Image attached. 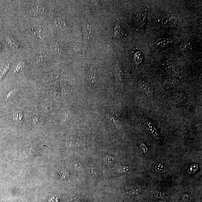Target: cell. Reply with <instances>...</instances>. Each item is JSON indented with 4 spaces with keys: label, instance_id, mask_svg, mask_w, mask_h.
<instances>
[{
    "label": "cell",
    "instance_id": "1",
    "mask_svg": "<svg viewBox=\"0 0 202 202\" xmlns=\"http://www.w3.org/2000/svg\"><path fill=\"white\" fill-rule=\"evenodd\" d=\"M83 29L84 37L83 50L85 52L92 43V34L90 23L89 22H85L83 24Z\"/></svg>",
    "mask_w": 202,
    "mask_h": 202
},
{
    "label": "cell",
    "instance_id": "2",
    "mask_svg": "<svg viewBox=\"0 0 202 202\" xmlns=\"http://www.w3.org/2000/svg\"><path fill=\"white\" fill-rule=\"evenodd\" d=\"M141 121L143 126L153 139L156 140H160V135L155 125L149 119L145 117H142Z\"/></svg>",
    "mask_w": 202,
    "mask_h": 202
},
{
    "label": "cell",
    "instance_id": "3",
    "mask_svg": "<svg viewBox=\"0 0 202 202\" xmlns=\"http://www.w3.org/2000/svg\"><path fill=\"white\" fill-rule=\"evenodd\" d=\"M149 9V7L148 6H146L143 8L137 15L135 21L136 28L138 30L143 29L145 26L146 22L147 15Z\"/></svg>",
    "mask_w": 202,
    "mask_h": 202
},
{
    "label": "cell",
    "instance_id": "4",
    "mask_svg": "<svg viewBox=\"0 0 202 202\" xmlns=\"http://www.w3.org/2000/svg\"><path fill=\"white\" fill-rule=\"evenodd\" d=\"M114 74L117 86L123 87L124 84V74L121 65L118 62L115 66Z\"/></svg>",
    "mask_w": 202,
    "mask_h": 202
},
{
    "label": "cell",
    "instance_id": "5",
    "mask_svg": "<svg viewBox=\"0 0 202 202\" xmlns=\"http://www.w3.org/2000/svg\"><path fill=\"white\" fill-rule=\"evenodd\" d=\"M138 86L141 90L144 92L148 97L152 98L153 97V88L148 82L143 79H140L138 82Z\"/></svg>",
    "mask_w": 202,
    "mask_h": 202
},
{
    "label": "cell",
    "instance_id": "6",
    "mask_svg": "<svg viewBox=\"0 0 202 202\" xmlns=\"http://www.w3.org/2000/svg\"><path fill=\"white\" fill-rule=\"evenodd\" d=\"M96 81H97V75H96V69L93 66H92L90 68L87 73V81L88 84L92 88L96 87Z\"/></svg>",
    "mask_w": 202,
    "mask_h": 202
},
{
    "label": "cell",
    "instance_id": "7",
    "mask_svg": "<svg viewBox=\"0 0 202 202\" xmlns=\"http://www.w3.org/2000/svg\"><path fill=\"white\" fill-rule=\"evenodd\" d=\"M173 42V39L171 37H159L155 41L154 45L159 49H165L170 45Z\"/></svg>",
    "mask_w": 202,
    "mask_h": 202
},
{
    "label": "cell",
    "instance_id": "8",
    "mask_svg": "<svg viewBox=\"0 0 202 202\" xmlns=\"http://www.w3.org/2000/svg\"><path fill=\"white\" fill-rule=\"evenodd\" d=\"M160 23L164 26L174 27L177 25L178 19L174 16H165L161 19Z\"/></svg>",
    "mask_w": 202,
    "mask_h": 202
},
{
    "label": "cell",
    "instance_id": "9",
    "mask_svg": "<svg viewBox=\"0 0 202 202\" xmlns=\"http://www.w3.org/2000/svg\"><path fill=\"white\" fill-rule=\"evenodd\" d=\"M114 36L113 39L120 38L126 36V32L124 30L123 27L121 26L120 23L118 20H116V23L115 27H114Z\"/></svg>",
    "mask_w": 202,
    "mask_h": 202
},
{
    "label": "cell",
    "instance_id": "10",
    "mask_svg": "<svg viewBox=\"0 0 202 202\" xmlns=\"http://www.w3.org/2000/svg\"><path fill=\"white\" fill-rule=\"evenodd\" d=\"M135 64L137 66H140L142 63L143 56L141 51L137 49H134L131 53Z\"/></svg>",
    "mask_w": 202,
    "mask_h": 202
},
{
    "label": "cell",
    "instance_id": "11",
    "mask_svg": "<svg viewBox=\"0 0 202 202\" xmlns=\"http://www.w3.org/2000/svg\"><path fill=\"white\" fill-rule=\"evenodd\" d=\"M6 41L8 46L12 49L16 50L19 49V42L14 37L11 36H6Z\"/></svg>",
    "mask_w": 202,
    "mask_h": 202
},
{
    "label": "cell",
    "instance_id": "12",
    "mask_svg": "<svg viewBox=\"0 0 202 202\" xmlns=\"http://www.w3.org/2000/svg\"><path fill=\"white\" fill-rule=\"evenodd\" d=\"M32 32L35 36L43 38L45 34V31L43 27L40 26H35L32 28Z\"/></svg>",
    "mask_w": 202,
    "mask_h": 202
},
{
    "label": "cell",
    "instance_id": "13",
    "mask_svg": "<svg viewBox=\"0 0 202 202\" xmlns=\"http://www.w3.org/2000/svg\"><path fill=\"white\" fill-rule=\"evenodd\" d=\"M45 11L44 7L38 6L33 8L30 12L32 16L36 17L42 15L45 12Z\"/></svg>",
    "mask_w": 202,
    "mask_h": 202
},
{
    "label": "cell",
    "instance_id": "14",
    "mask_svg": "<svg viewBox=\"0 0 202 202\" xmlns=\"http://www.w3.org/2000/svg\"><path fill=\"white\" fill-rule=\"evenodd\" d=\"M184 95L182 93L178 92L173 94L170 98L171 103L173 104L178 103L183 100Z\"/></svg>",
    "mask_w": 202,
    "mask_h": 202
},
{
    "label": "cell",
    "instance_id": "15",
    "mask_svg": "<svg viewBox=\"0 0 202 202\" xmlns=\"http://www.w3.org/2000/svg\"><path fill=\"white\" fill-rule=\"evenodd\" d=\"M50 49L53 53L56 54H61L62 51V46L58 43L55 42L50 45Z\"/></svg>",
    "mask_w": 202,
    "mask_h": 202
},
{
    "label": "cell",
    "instance_id": "16",
    "mask_svg": "<svg viewBox=\"0 0 202 202\" xmlns=\"http://www.w3.org/2000/svg\"><path fill=\"white\" fill-rule=\"evenodd\" d=\"M192 44L190 42H184L182 43L179 46V49L182 52L190 51L192 49Z\"/></svg>",
    "mask_w": 202,
    "mask_h": 202
},
{
    "label": "cell",
    "instance_id": "17",
    "mask_svg": "<svg viewBox=\"0 0 202 202\" xmlns=\"http://www.w3.org/2000/svg\"><path fill=\"white\" fill-rule=\"evenodd\" d=\"M54 24L60 29H64L67 26L66 23L64 19H57L54 21Z\"/></svg>",
    "mask_w": 202,
    "mask_h": 202
},
{
    "label": "cell",
    "instance_id": "18",
    "mask_svg": "<svg viewBox=\"0 0 202 202\" xmlns=\"http://www.w3.org/2000/svg\"><path fill=\"white\" fill-rule=\"evenodd\" d=\"M167 196V194L161 191H156L153 192L152 195V197L154 199H165Z\"/></svg>",
    "mask_w": 202,
    "mask_h": 202
},
{
    "label": "cell",
    "instance_id": "19",
    "mask_svg": "<svg viewBox=\"0 0 202 202\" xmlns=\"http://www.w3.org/2000/svg\"><path fill=\"white\" fill-rule=\"evenodd\" d=\"M12 119L13 120L17 122H22L23 121V114L21 111L14 112L12 114Z\"/></svg>",
    "mask_w": 202,
    "mask_h": 202
},
{
    "label": "cell",
    "instance_id": "20",
    "mask_svg": "<svg viewBox=\"0 0 202 202\" xmlns=\"http://www.w3.org/2000/svg\"><path fill=\"white\" fill-rule=\"evenodd\" d=\"M60 179L62 180H67L69 178V173L65 169H62L60 170L58 174Z\"/></svg>",
    "mask_w": 202,
    "mask_h": 202
},
{
    "label": "cell",
    "instance_id": "21",
    "mask_svg": "<svg viewBox=\"0 0 202 202\" xmlns=\"http://www.w3.org/2000/svg\"><path fill=\"white\" fill-rule=\"evenodd\" d=\"M178 79L175 78L167 81L165 84V88L168 89L174 87L178 83Z\"/></svg>",
    "mask_w": 202,
    "mask_h": 202
},
{
    "label": "cell",
    "instance_id": "22",
    "mask_svg": "<svg viewBox=\"0 0 202 202\" xmlns=\"http://www.w3.org/2000/svg\"><path fill=\"white\" fill-rule=\"evenodd\" d=\"M155 170L157 172L160 173H163L166 171V168L163 164L158 163L156 164L155 166Z\"/></svg>",
    "mask_w": 202,
    "mask_h": 202
},
{
    "label": "cell",
    "instance_id": "23",
    "mask_svg": "<svg viewBox=\"0 0 202 202\" xmlns=\"http://www.w3.org/2000/svg\"><path fill=\"white\" fill-rule=\"evenodd\" d=\"M10 68V65L8 63L1 69V71H0V80L4 78Z\"/></svg>",
    "mask_w": 202,
    "mask_h": 202
},
{
    "label": "cell",
    "instance_id": "24",
    "mask_svg": "<svg viewBox=\"0 0 202 202\" xmlns=\"http://www.w3.org/2000/svg\"><path fill=\"white\" fill-rule=\"evenodd\" d=\"M109 118L111 121H113V124L115 125L116 128L120 130L122 128V124L120 121L117 118L115 119L116 118H113V117L111 118L110 117H109Z\"/></svg>",
    "mask_w": 202,
    "mask_h": 202
},
{
    "label": "cell",
    "instance_id": "25",
    "mask_svg": "<svg viewBox=\"0 0 202 202\" xmlns=\"http://www.w3.org/2000/svg\"><path fill=\"white\" fill-rule=\"evenodd\" d=\"M198 170V165L196 164H193L189 167L187 170V172L189 174H193L197 171Z\"/></svg>",
    "mask_w": 202,
    "mask_h": 202
},
{
    "label": "cell",
    "instance_id": "26",
    "mask_svg": "<svg viewBox=\"0 0 202 202\" xmlns=\"http://www.w3.org/2000/svg\"><path fill=\"white\" fill-rule=\"evenodd\" d=\"M182 199L184 202H193V198L189 194H185L183 195Z\"/></svg>",
    "mask_w": 202,
    "mask_h": 202
},
{
    "label": "cell",
    "instance_id": "27",
    "mask_svg": "<svg viewBox=\"0 0 202 202\" xmlns=\"http://www.w3.org/2000/svg\"><path fill=\"white\" fill-rule=\"evenodd\" d=\"M46 55L45 53L44 54H42L38 55L36 58V62L37 64L42 63L43 62L46 58Z\"/></svg>",
    "mask_w": 202,
    "mask_h": 202
},
{
    "label": "cell",
    "instance_id": "28",
    "mask_svg": "<svg viewBox=\"0 0 202 202\" xmlns=\"http://www.w3.org/2000/svg\"><path fill=\"white\" fill-rule=\"evenodd\" d=\"M24 62L23 61H21L18 64L15 70V72L19 73L22 71L24 67Z\"/></svg>",
    "mask_w": 202,
    "mask_h": 202
},
{
    "label": "cell",
    "instance_id": "29",
    "mask_svg": "<svg viewBox=\"0 0 202 202\" xmlns=\"http://www.w3.org/2000/svg\"><path fill=\"white\" fill-rule=\"evenodd\" d=\"M164 67L165 70L167 71H171L173 69L172 65L169 62H166L164 63Z\"/></svg>",
    "mask_w": 202,
    "mask_h": 202
},
{
    "label": "cell",
    "instance_id": "30",
    "mask_svg": "<svg viewBox=\"0 0 202 202\" xmlns=\"http://www.w3.org/2000/svg\"><path fill=\"white\" fill-rule=\"evenodd\" d=\"M140 150L143 153H146L148 151V148H147L146 145L144 144H142L140 146Z\"/></svg>",
    "mask_w": 202,
    "mask_h": 202
},
{
    "label": "cell",
    "instance_id": "31",
    "mask_svg": "<svg viewBox=\"0 0 202 202\" xmlns=\"http://www.w3.org/2000/svg\"><path fill=\"white\" fill-rule=\"evenodd\" d=\"M119 170H120L122 172H127L129 171L128 167H121L120 169H119Z\"/></svg>",
    "mask_w": 202,
    "mask_h": 202
},
{
    "label": "cell",
    "instance_id": "32",
    "mask_svg": "<svg viewBox=\"0 0 202 202\" xmlns=\"http://www.w3.org/2000/svg\"><path fill=\"white\" fill-rule=\"evenodd\" d=\"M14 94V91H12V92H9L8 94L6 96V99H9L11 98L12 96H13Z\"/></svg>",
    "mask_w": 202,
    "mask_h": 202
},
{
    "label": "cell",
    "instance_id": "33",
    "mask_svg": "<svg viewBox=\"0 0 202 202\" xmlns=\"http://www.w3.org/2000/svg\"><path fill=\"white\" fill-rule=\"evenodd\" d=\"M33 122L35 124H37L39 122V118L37 117H35L33 119Z\"/></svg>",
    "mask_w": 202,
    "mask_h": 202
},
{
    "label": "cell",
    "instance_id": "34",
    "mask_svg": "<svg viewBox=\"0 0 202 202\" xmlns=\"http://www.w3.org/2000/svg\"><path fill=\"white\" fill-rule=\"evenodd\" d=\"M1 48H2V46H1V44L0 43V52H1Z\"/></svg>",
    "mask_w": 202,
    "mask_h": 202
}]
</instances>
